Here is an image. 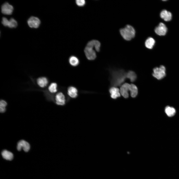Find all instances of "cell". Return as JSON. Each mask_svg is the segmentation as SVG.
Here are the masks:
<instances>
[{"instance_id":"277c9868","label":"cell","mask_w":179,"mask_h":179,"mask_svg":"<svg viewBox=\"0 0 179 179\" xmlns=\"http://www.w3.org/2000/svg\"><path fill=\"white\" fill-rule=\"evenodd\" d=\"M166 68L163 65L154 68L153 70V76L158 80H161L166 76Z\"/></svg>"},{"instance_id":"ba28073f","label":"cell","mask_w":179,"mask_h":179,"mask_svg":"<svg viewBox=\"0 0 179 179\" xmlns=\"http://www.w3.org/2000/svg\"><path fill=\"white\" fill-rule=\"evenodd\" d=\"M13 9V6L7 2H5L3 4L1 7V12L2 13L7 15L11 14Z\"/></svg>"},{"instance_id":"3957f363","label":"cell","mask_w":179,"mask_h":179,"mask_svg":"<svg viewBox=\"0 0 179 179\" xmlns=\"http://www.w3.org/2000/svg\"><path fill=\"white\" fill-rule=\"evenodd\" d=\"M120 33L123 38L127 41H130L134 38L135 32L134 28L131 26L128 25L120 30Z\"/></svg>"},{"instance_id":"603a6c76","label":"cell","mask_w":179,"mask_h":179,"mask_svg":"<svg viewBox=\"0 0 179 179\" xmlns=\"http://www.w3.org/2000/svg\"><path fill=\"white\" fill-rule=\"evenodd\" d=\"M17 21L13 18H11L9 20L8 27L10 28H15L17 26Z\"/></svg>"},{"instance_id":"ac0fdd59","label":"cell","mask_w":179,"mask_h":179,"mask_svg":"<svg viewBox=\"0 0 179 179\" xmlns=\"http://www.w3.org/2000/svg\"><path fill=\"white\" fill-rule=\"evenodd\" d=\"M126 78L129 79L131 82L135 81L137 78V75L135 73L132 71H129L126 73Z\"/></svg>"},{"instance_id":"cb8c5ba5","label":"cell","mask_w":179,"mask_h":179,"mask_svg":"<svg viewBox=\"0 0 179 179\" xmlns=\"http://www.w3.org/2000/svg\"><path fill=\"white\" fill-rule=\"evenodd\" d=\"M9 20L6 17H3L2 19V24L5 26L8 27Z\"/></svg>"},{"instance_id":"9c48e42d","label":"cell","mask_w":179,"mask_h":179,"mask_svg":"<svg viewBox=\"0 0 179 179\" xmlns=\"http://www.w3.org/2000/svg\"><path fill=\"white\" fill-rule=\"evenodd\" d=\"M167 28L165 25L162 23H160L155 29V32L158 35L164 36L167 31Z\"/></svg>"},{"instance_id":"6da1fadb","label":"cell","mask_w":179,"mask_h":179,"mask_svg":"<svg viewBox=\"0 0 179 179\" xmlns=\"http://www.w3.org/2000/svg\"><path fill=\"white\" fill-rule=\"evenodd\" d=\"M100 43L96 40H92L89 42L85 47L84 51L87 59L90 60H93L96 58V54L95 50L99 52L100 50Z\"/></svg>"},{"instance_id":"d6986e66","label":"cell","mask_w":179,"mask_h":179,"mask_svg":"<svg viewBox=\"0 0 179 179\" xmlns=\"http://www.w3.org/2000/svg\"><path fill=\"white\" fill-rule=\"evenodd\" d=\"M155 43V40L152 38L150 37L148 38L145 42V45L147 48L151 49L154 46Z\"/></svg>"},{"instance_id":"8992f818","label":"cell","mask_w":179,"mask_h":179,"mask_svg":"<svg viewBox=\"0 0 179 179\" xmlns=\"http://www.w3.org/2000/svg\"><path fill=\"white\" fill-rule=\"evenodd\" d=\"M30 147L29 143L25 140H20L17 143V149L18 151H21L22 149L25 152H28L30 150Z\"/></svg>"},{"instance_id":"7a4b0ae2","label":"cell","mask_w":179,"mask_h":179,"mask_svg":"<svg viewBox=\"0 0 179 179\" xmlns=\"http://www.w3.org/2000/svg\"><path fill=\"white\" fill-rule=\"evenodd\" d=\"M110 72V82L112 87L121 86L127 78L126 73L123 69L111 70Z\"/></svg>"},{"instance_id":"ffe728a7","label":"cell","mask_w":179,"mask_h":179,"mask_svg":"<svg viewBox=\"0 0 179 179\" xmlns=\"http://www.w3.org/2000/svg\"><path fill=\"white\" fill-rule=\"evenodd\" d=\"M165 112L168 116L172 117L175 115L176 111L174 108L168 106L165 108Z\"/></svg>"},{"instance_id":"7c38bea8","label":"cell","mask_w":179,"mask_h":179,"mask_svg":"<svg viewBox=\"0 0 179 179\" xmlns=\"http://www.w3.org/2000/svg\"><path fill=\"white\" fill-rule=\"evenodd\" d=\"M67 94L69 96L73 98H75L78 96V90L75 87L70 86L67 89Z\"/></svg>"},{"instance_id":"2e32d148","label":"cell","mask_w":179,"mask_h":179,"mask_svg":"<svg viewBox=\"0 0 179 179\" xmlns=\"http://www.w3.org/2000/svg\"><path fill=\"white\" fill-rule=\"evenodd\" d=\"M130 91L131 96L133 98L135 97L138 93V89L137 86L133 84H130Z\"/></svg>"},{"instance_id":"30bf717a","label":"cell","mask_w":179,"mask_h":179,"mask_svg":"<svg viewBox=\"0 0 179 179\" xmlns=\"http://www.w3.org/2000/svg\"><path fill=\"white\" fill-rule=\"evenodd\" d=\"M130 84L126 83L121 86L120 92L122 95L125 98H127L129 96V91H130Z\"/></svg>"},{"instance_id":"4fadbf2b","label":"cell","mask_w":179,"mask_h":179,"mask_svg":"<svg viewBox=\"0 0 179 179\" xmlns=\"http://www.w3.org/2000/svg\"><path fill=\"white\" fill-rule=\"evenodd\" d=\"M172 16L171 13L166 10H162L160 13L161 17L166 21L171 20L172 18Z\"/></svg>"},{"instance_id":"5bb4252c","label":"cell","mask_w":179,"mask_h":179,"mask_svg":"<svg viewBox=\"0 0 179 179\" xmlns=\"http://www.w3.org/2000/svg\"><path fill=\"white\" fill-rule=\"evenodd\" d=\"M37 82L38 85L42 88H45L47 86L48 82L47 79L45 77L38 78L37 80Z\"/></svg>"},{"instance_id":"e0dca14e","label":"cell","mask_w":179,"mask_h":179,"mask_svg":"<svg viewBox=\"0 0 179 179\" xmlns=\"http://www.w3.org/2000/svg\"><path fill=\"white\" fill-rule=\"evenodd\" d=\"M68 61L70 64L74 67L78 66L80 63L78 58L76 56L74 55L70 56L69 58Z\"/></svg>"},{"instance_id":"9a60e30c","label":"cell","mask_w":179,"mask_h":179,"mask_svg":"<svg viewBox=\"0 0 179 179\" xmlns=\"http://www.w3.org/2000/svg\"><path fill=\"white\" fill-rule=\"evenodd\" d=\"M1 154L3 157L6 160H11L13 158V153L7 150H3Z\"/></svg>"},{"instance_id":"44dd1931","label":"cell","mask_w":179,"mask_h":179,"mask_svg":"<svg viewBox=\"0 0 179 179\" xmlns=\"http://www.w3.org/2000/svg\"><path fill=\"white\" fill-rule=\"evenodd\" d=\"M57 85L55 83H51L48 87V90L51 93H53L56 92L57 91Z\"/></svg>"},{"instance_id":"5b68a950","label":"cell","mask_w":179,"mask_h":179,"mask_svg":"<svg viewBox=\"0 0 179 179\" xmlns=\"http://www.w3.org/2000/svg\"><path fill=\"white\" fill-rule=\"evenodd\" d=\"M68 100L66 99V96L62 92H59L56 94L53 102L58 105L64 106L68 101Z\"/></svg>"},{"instance_id":"52a82bcc","label":"cell","mask_w":179,"mask_h":179,"mask_svg":"<svg viewBox=\"0 0 179 179\" xmlns=\"http://www.w3.org/2000/svg\"><path fill=\"white\" fill-rule=\"evenodd\" d=\"M27 23L30 27L37 28L39 26L41 23V21L38 17L32 16L28 19Z\"/></svg>"},{"instance_id":"7402d4cb","label":"cell","mask_w":179,"mask_h":179,"mask_svg":"<svg viewBox=\"0 0 179 179\" xmlns=\"http://www.w3.org/2000/svg\"><path fill=\"white\" fill-rule=\"evenodd\" d=\"M7 105V103L4 100H1L0 101V112L1 113L5 112L6 110V107Z\"/></svg>"},{"instance_id":"8fae6325","label":"cell","mask_w":179,"mask_h":179,"mask_svg":"<svg viewBox=\"0 0 179 179\" xmlns=\"http://www.w3.org/2000/svg\"><path fill=\"white\" fill-rule=\"evenodd\" d=\"M109 91L111 97L113 99H116L121 96L120 90L116 87H111L109 89Z\"/></svg>"},{"instance_id":"d4e9b609","label":"cell","mask_w":179,"mask_h":179,"mask_svg":"<svg viewBox=\"0 0 179 179\" xmlns=\"http://www.w3.org/2000/svg\"><path fill=\"white\" fill-rule=\"evenodd\" d=\"M76 2L78 6H82L85 4L86 1L84 0H76Z\"/></svg>"}]
</instances>
